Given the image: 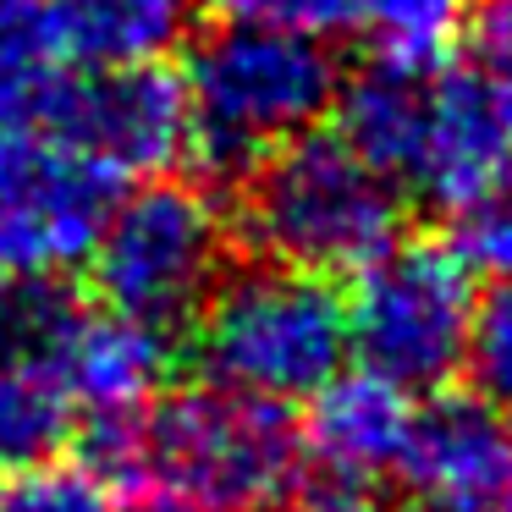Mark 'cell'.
<instances>
[{"instance_id":"6da1fadb","label":"cell","mask_w":512,"mask_h":512,"mask_svg":"<svg viewBox=\"0 0 512 512\" xmlns=\"http://www.w3.org/2000/svg\"><path fill=\"white\" fill-rule=\"evenodd\" d=\"M83 463L111 490H155L210 512H270L298 474V430L281 402L199 386L127 419H94Z\"/></svg>"},{"instance_id":"7a4b0ae2","label":"cell","mask_w":512,"mask_h":512,"mask_svg":"<svg viewBox=\"0 0 512 512\" xmlns=\"http://www.w3.org/2000/svg\"><path fill=\"white\" fill-rule=\"evenodd\" d=\"M177 83L199 166L221 182H243L265 155L320 127L342 89V67L325 34L226 23L188 56Z\"/></svg>"},{"instance_id":"3957f363","label":"cell","mask_w":512,"mask_h":512,"mask_svg":"<svg viewBox=\"0 0 512 512\" xmlns=\"http://www.w3.org/2000/svg\"><path fill=\"white\" fill-rule=\"evenodd\" d=\"M193 358L210 386L259 402H309L347 358V303L331 276L292 265L221 270L193 314Z\"/></svg>"},{"instance_id":"277c9868","label":"cell","mask_w":512,"mask_h":512,"mask_svg":"<svg viewBox=\"0 0 512 512\" xmlns=\"http://www.w3.org/2000/svg\"><path fill=\"white\" fill-rule=\"evenodd\" d=\"M397 188L342 133H298L243 177V232L265 259L342 276L397 243Z\"/></svg>"},{"instance_id":"5b68a950","label":"cell","mask_w":512,"mask_h":512,"mask_svg":"<svg viewBox=\"0 0 512 512\" xmlns=\"http://www.w3.org/2000/svg\"><path fill=\"white\" fill-rule=\"evenodd\" d=\"M83 265L105 309L171 331L177 320L199 314V303L221 281L226 221L193 182H144L133 193H116Z\"/></svg>"},{"instance_id":"8992f818","label":"cell","mask_w":512,"mask_h":512,"mask_svg":"<svg viewBox=\"0 0 512 512\" xmlns=\"http://www.w3.org/2000/svg\"><path fill=\"white\" fill-rule=\"evenodd\" d=\"M353 276L347 353L397 391H441L463 369L474 276L446 243H391Z\"/></svg>"},{"instance_id":"52a82bcc","label":"cell","mask_w":512,"mask_h":512,"mask_svg":"<svg viewBox=\"0 0 512 512\" xmlns=\"http://www.w3.org/2000/svg\"><path fill=\"white\" fill-rule=\"evenodd\" d=\"M28 127L116 182L155 177L188 149L182 83L160 67H72L28 105Z\"/></svg>"},{"instance_id":"ba28073f","label":"cell","mask_w":512,"mask_h":512,"mask_svg":"<svg viewBox=\"0 0 512 512\" xmlns=\"http://www.w3.org/2000/svg\"><path fill=\"white\" fill-rule=\"evenodd\" d=\"M122 182L45 133H28L0 177V270L61 276L83 265Z\"/></svg>"},{"instance_id":"9c48e42d","label":"cell","mask_w":512,"mask_h":512,"mask_svg":"<svg viewBox=\"0 0 512 512\" xmlns=\"http://www.w3.org/2000/svg\"><path fill=\"white\" fill-rule=\"evenodd\" d=\"M512 171V94L485 67H430L419 149L402 188L457 210Z\"/></svg>"},{"instance_id":"30bf717a","label":"cell","mask_w":512,"mask_h":512,"mask_svg":"<svg viewBox=\"0 0 512 512\" xmlns=\"http://www.w3.org/2000/svg\"><path fill=\"white\" fill-rule=\"evenodd\" d=\"M39 369L67 397L72 413L127 419L160 397L171 375V342L160 325L133 320L105 303H67L50 342L39 347Z\"/></svg>"},{"instance_id":"8fae6325","label":"cell","mask_w":512,"mask_h":512,"mask_svg":"<svg viewBox=\"0 0 512 512\" xmlns=\"http://www.w3.org/2000/svg\"><path fill=\"white\" fill-rule=\"evenodd\" d=\"M397 474L435 512H490L512 496V419L479 391H430L408 419Z\"/></svg>"},{"instance_id":"7c38bea8","label":"cell","mask_w":512,"mask_h":512,"mask_svg":"<svg viewBox=\"0 0 512 512\" xmlns=\"http://www.w3.org/2000/svg\"><path fill=\"white\" fill-rule=\"evenodd\" d=\"M408 419H413V402L391 380L369 375V369L331 375L309 397V424L298 435V457L386 485L397 474Z\"/></svg>"},{"instance_id":"4fadbf2b","label":"cell","mask_w":512,"mask_h":512,"mask_svg":"<svg viewBox=\"0 0 512 512\" xmlns=\"http://www.w3.org/2000/svg\"><path fill=\"white\" fill-rule=\"evenodd\" d=\"M199 0H67L72 67H160L188 39Z\"/></svg>"},{"instance_id":"5bb4252c","label":"cell","mask_w":512,"mask_h":512,"mask_svg":"<svg viewBox=\"0 0 512 512\" xmlns=\"http://www.w3.org/2000/svg\"><path fill=\"white\" fill-rule=\"evenodd\" d=\"M72 72L67 0H0V105L28 122V105Z\"/></svg>"},{"instance_id":"9a60e30c","label":"cell","mask_w":512,"mask_h":512,"mask_svg":"<svg viewBox=\"0 0 512 512\" xmlns=\"http://www.w3.org/2000/svg\"><path fill=\"white\" fill-rule=\"evenodd\" d=\"M347 23L369 39L375 61L441 67L463 39L468 0H347Z\"/></svg>"},{"instance_id":"2e32d148","label":"cell","mask_w":512,"mask_h":512,"mask_svg":"<svg viewBox=\"0 0 512 512\" xmlns=\"http://www.w3.org/2000/svg\"><path fill=\"white\" fill-rule=\"evenodd\" d=\"M72 430V408L39 364L0 353V468L56 457Z\"/></svg>"},{"instance_id":"e0dca14e","label":"cell","mask_w":512,"mask_h":512,"mask_svg":"<svg viewBox=\"0 0 512 512\" xmlns=\"http://www.w3.org/2000/svg\"><path fill=\"white\" fill-rule=\"evenodd\" d=\"M0 512H116V490L89 463L39 457L23 468H0Z\"/></svg>"},{"instance_id":"ac0fdd59","label":"cell","mask_w":512,"mask_h":512,"mask_svg":"<svg viewBox=\"0 0 512 512\" xmlns=\"http://www.w3.org/2000/svg\"><path fill=\"white\" fill-rule=\"evenodd\" d=\"M457 265L468 276L512 281V171L452 210V243Z\"/></svg>"},{"instance_id":"d6986e66","label":"cell","mask_w":512,"mask_h":512,"mask_svg":"<svg viewBox=\"0 0 512 512\" xmlns=\"http://www.w3.org/2000/svg\"><path fill=\"white\" fill-rule=\"evenodd\" d=\"M463 369L474 375L479 397L512 419V281H490L485 298H474Z\"/></svg>"},{"instance_id":"ffe728a7","label":"cell","mask_w":512,"mask_h":512,"mask_svg":"<svg viewBox=\"0 0 512 512\" xmlns=\"http://www.w3.org/2000/svg\"><path fill=\"white\" fill-rule=\"evenodd\" d=\"M226 23H265V28H303L331 34L347 23V0H210Z\"/></svg>"},{"instance_id":"44dd1931","label":"cell","mask_w":512,"mask_h":512,"mask_svg":"<svg viewBox=\"0 0 512 512\" xmlns=\"http://www.w3.org/2000/svg\"><path fill=\"white\" fill-rule=\"evenodd\" d=\"M468 34H474L479 67L512 94V0H468Z\"/></svg>"},{"instance_id":"7402d4cb","label":"cell","mask_w":512,"mask_h":512,"mask_svg":"<svg viewBox=\"0 0 512 512\" xmlns=\"http://www.w3.org/2000/svg\"><path fill=\"white\" fill-rule=\"evenodd\" d=\"M28 133H34V127H28L23 116L12 111V105H0V177H6V166H12V155L23 149Z\"/></svg>"},{"instance_id":"603a6c76","label":"cell","mask_w":512,"mask_h":512,"mask_svg":"<svg viewBox=\"0 0 512 512\" xmlns=\"http://www.w3.org/2000/svg\"><path fill=\"white\" fill-rule=\"evenodd\" d=\"M138 512H210V507H193V501H177V496H149Z\"/></svg>"},{"instance_id":"cb8c5ba5","label":"cell","mask_w":512,"mask_h":512,"mask_svg":"<svg viewBox=\"0 0 512 512\" xmlns=\"http://www.w3.org/2000/svg\"><path fill=\"white\" fill-rule=\"evenodd\" d=\"M490 512H512V496H507V501H496V507H490Z\"/></svg>"},{"instance_id":"d4e9b609","label":"cell","mask_w":512,"mask_h":512,"mask_svg":"<svg viewBox=\"0 0 512 512\" xmlns=\"http://www.w3.org/2000/svg\"><path fill=\"white\" fill-rule=\"evenodd\" d=\"M424 512H435V507H424Z\"/></svg>"}]
</instances>
